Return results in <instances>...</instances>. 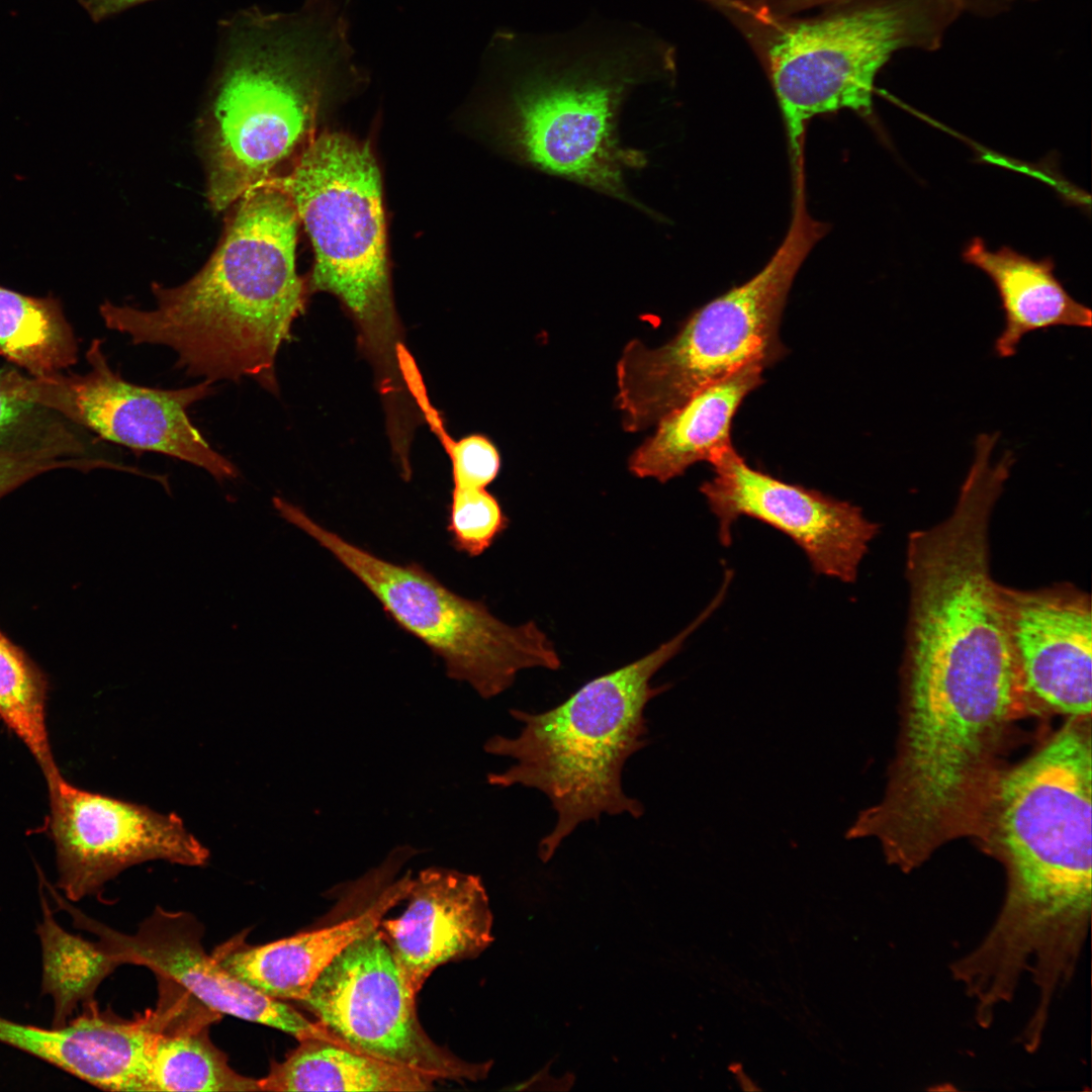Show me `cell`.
<instances>
[{
	"instance_id": "cell-25",
	"label": "cell",
	"mask_w": 1092,
	"mask_h": 1092,
	"mask_svg": "<svg viewBox=\"0 0 1092 1092\" xmlns=\"http://www.w3.org/2000/svg\"><path fill=\"white\" fill-rule=\"evenodd\" d=\"M48 684L36 665L0 631V718L50 778L55 762L46 723Z\"/></svg>"
},
{
	"instance_id": "cell-11",
	"label": "cell",
	"mask_w": 1092,
	"mask_h": 1092,
	"mask_svg": "<svg viewBox=\"0 0 1092 1092\" xmlns=\"http://www.w3.org/2000/svg\"><path fill=\"white\" fill-rule=\"evenodd\" d=\"M300 1003L352 1049L435 1080L479 1081L492 1066L465 1061L431 1039L377 928L340 951Z\"/></svg>"
},
{
	"instance_id": "cell-8",
	"label": "cell",
	"mask_w": 1092,
	"mask_h": 1092,
	"mask_svg": "<svg viewBox=\"0 0 1092 1092\" xmlns=\"http://www.w3.org/2000/svg\"><path fill=\"white\" fill-rule=\"evenodd\" d=\"M828 224L807 210L805 183L793 188L788 232L764 267L695 310L657 348L630 341L617 363L616 403L625 431L640 432L740 366L784 354L779 326L793 281Z\"/></svg>"
},
{
	"instance_id": "cell-16",
	"label": "cell",
	"mask_w": 1092,
	"mask_h": 1092,
	"mask_svg": "<svg viewBox=\"0 0 1092 1092\" xmlns=\"http://www.w3.org/2000/svg\"><path fill=\"white\" fill-rule=\"evenodd\" d=\"M405 898L404 912L377 929L417 996L438 967L476 958L492 942V913L478 876L440 867L420 872Z\"/></svg>"
},
{
	"instance_id": "cell-2",
	"label": "cell",
	"mask_w": 1092,
	"mask_h": 1092,
	"mask_svg": "<svg viewBox=\"0 0 1092 1092\" xmlns=\"http://www.w3.org/2000/svg\"><path fill=\"white\" fill-rule=\"evenodd\" d=\"M1070 718L1035 753L999 774L981 839L1007 889L984 953L1014 971L1053 970L1081 954L1091 917V737Z\"/></svg>"
},
{
	"instance_id": "cell-21",
	"label": "cell",
	"mask_w": 1092,
	"mask_h": 1092,
	"mask_svg": "<svg viewBox=\"0 0 1092 1092\" xmlns=\"http://www.w3.org/2000/svg\"><path fill=\"white\" fill-rule=\"evenodd\" d=\"M173 1009L157 1034L150 1058L147 1092L260 1091L258 1080L237 1073L208 1036L220 1014L183 990L174 992Z\"/></svg>"
},
{
	"instance_id": "cell-20",
	"label": "cell",
	"mask_w": 1092,
	"mask_h": 1092,
	"mask_svg": "<svg viewBox=\"0 0 1092 1092\" xmlns=\"http://www.w3.org/2000/svg\"><path fill=\"white\" fill-rule=\"evenodd\" d=\"M962 257L984 272L998 292L1004 312V328L994 343L998 357L1014 356L1023 337L1032 332L1091 327V309L1056 276L1053 258L1033 259L1007 246L990 250L978 237L966 245Z\"/></svg>"
},
{
	"instance_id": "cell-6",
	"label": "cell",
	"mask_w": 1092,
	"mask_h": 1092,
	"mask_svg": "<svg viewBox=\"0 0 1092 1092\" xmlns=\"http://www.w3.org/2000/svg\"><path fill=\"white\" fill-rule=\"evenodd\" d=\"M747 37L769 77L788 141L793 180L814 116L851 109L873 113L875 81L904 49H937L966 12L959 0H859L830 14L796 19L762 1L705 0Z\"/></svg>"
},
{
	"instance_id": "cell-19",
	"label": "cell",
	"mask_w": 1092,
	"mask_h": 1092,
	"mask_svg": "<svg viewBox=\"0 0 1092 1092\" xmlns=\"http://www.w3.org/2000/svg\"><path fill=\"white\" fill-rule=\"evenodd\" d=\"M767 366L761 360L750 361L667 414L631 455L630 471L666 482L695 463L708 462L717 448L731 443L732 419L745 396L762 383Z\"/></svg>"
},
{
	"instance_id": "cell-12",
	"label": "cell",
	"mask_w": 1092,
	"mask_h": 1092,
	"mask_svg": "<svg viewBox=\"0 0 1092 1092\" xmlns=\"http://www.w3.org/2000/svg\"><path fill=\"white\" fill-rule=\"evenodd\" d=\"M46 780L56 886L69 901L97 895L105 883L144 861L201 867L209 858L208 849L174 813L79 789L61 771Z\"/></svg>"
},
{
	"instance_id": "cell-28",
	"label": "cell",
	"mask_w": 1092,
	"mask_h": 1092,
	"mask_svg": "<svg viewBox=\"0 0 1092 1092\" xmlns=\"http://www.w3.org/2000/svg\"><path fill=\"white\" fill-rule=\"evenodd\" d=\"M859 0H766L764 4L772 11L787 14L825 4H846ZM968 12L987 15L1000 8V0H960Z\"/></svg>"
},
{
	"instance_id": "cell-9",
	"label": "cell",
	"mask_w": 1092,
	"mask_h": 1092,
	"mask_svg": "<svg viewBox=\"0 0 1092 1092\" xmlns=\"http://www.w3.org/2000/svg\"><path fill=\"white\" fill-rule=\"evenodd\" d=\"M272 504L282 519L314 539L356 576L395 624L438 655L450 678L467 682L481 698L505 692L523 669L561 667L553 642L535 622L510 626L481 601L455 594L422 565L380 558L321 526L282 497L274 496Z\"/></svg>"
},
{
	"instance_id": "cell-4",
	"label": "cell",
	"mask_w": 1092,
	"mask_h": 1092,
	"mask_svg": "<svg viewBox=\"0 0 1092 1092\" xmlns=\"http://www.w3.org/2000/svg\"><path fill=\"white\" fill-rule=\"evenodd\" d=\"M715 610L710 603L688 627L650 653L588 680L547 711L511 709L510 715L521 724L519 733L486 740V753L514 760L505 770L488 774L487 782L538 790L555 811L556 822L538 846L543 861L581 823L603 815H643L644 806L625 793L622 777L629 757L647 744V704L668 689L653 687L651 678Z\"/></svg>"
},
{
	"instance_id": "cell-13",
	"label": "cell",
	"mask_w": 1092,
	"mask_h": 1092,
	"mask_svg": "<svg viewBox=\"0 0 1092 1092\" xmlns=\"http://www.w3.org/2000/svg\"><path fill=\"white\" fill-rule=\"evenodd\" d=\"M708 462L714 474L700 490L717 519L723 545L731 543L737 520L755 519L791 538L816 574L843 582L856 579L879 533V525L858 507L750 467L732 443L717 448Z\"/></svg>"
},
{
	"instance_id": "cell-22",
	"label": "cell",
	"mask_w": 1092,
	"mask_h": 1092,
	"mask_svg": "<svg viewBox=\"0 0 1092 1092\" xmlns=\"http://www.w3.org/2000/svg\"><path fill=\"white\" fill-rule=\"evenodd\" d=\"M436 1080L376 1059L349 1045L309 1037L258 1080L260 1091L434 1090Z\"/></svg>"
},
{
	"instance_id": "cell-14",
	"label": "cell",
	"mask_w": 1092,
	"mask_h": 1092,
	"mask_svg": "<svg viewBox=\"0 0 1092 1092\" xmlns=\"http://www.w3.org/2000/svg\"><path fill=\"white\" fill-rule=\"evenodd\" d=\"M57 905L72 916L75 926L96 934L119 965L144 966L161 983L182 989L220 1015L279 1029L298 1041L316 1037L342 1043L318 1021L312 1022L281 1000L256 992L221 968L205 951L202 926L189 913L157 907L136 932L125 934L88 917L64 897L57 899Z\"/></svg>"
},
{
	"instance_id": "cell-10",
	"label": "cell",
	"mask_w": 1092,
	"mask_h": 1092,
	"mask_svg": "<svg viewBox=\"0 0 1092 1092\" xmlns=\"http://www.w3.org/2000/svg\"><path fill=\"white\" fill-rule=\"evenodd\" d=\"M86 359L84 374L26 377L3 369L2 382L13 396L61 413L103 439L191 463L218 482L238 477L237 466L209 445L188 416L190 406L214 392L212 382L174 389L131 383L110 368L100 340L91 343Z\"/></svg>"
},
{
	"instance_id": "cell-23",
	"label": "cell",
	"mask_w": 1092,
	"mask_h": 1092,
	"mask_svg": "<svg viewBox=\"0 0 1092 1092\" xmlns=\"http://www.w3.org/2000/svg\"><path fill=\"white\" fill-rule=\"evenodd\" d=\"M40 890L41 920L35 930L41 950L40 989L53 1000L52 1026H62L79 1004L93 999L119 964L100 940L93 942L64 929Z\"/></svg>"
},
{
	"instance_id": "cell-17",
	"label": "cell",
	"mask_w": 1092,
	"mask_h": 1092,
	"mask_svg": "<svg viewBox=\"0 0 1092 1092\" xmlns=\"http://www.w3.org/2000/svg\"><path fill=\"white\" fill-rule=\"evenodd\" d=\"M158 1024L150 1011L128 1020L94 999L65 1025L41 1027L0 1015V1042L44 1061L97 1088L146 1092Z\"/></svg>"
},
{
	"instance_id": "cell-24",
	"label": "cell",
	"mask_w": 1092,
	"mask_h": 1092,
	"mask_svg": "<svg viewBox=\"0 0 1092 1092\" xmlns=\"http://www.w3.org/2000/svg\"><path fill=\"white\" fill-rule=\"evenodd\" d=\"M0 356L33 376L73 365L77 343L60 302L0 286Z\"/></svg>"
},
{
	"instance_id": "cell-15",
	"label": "cell",
	"mask_w": 1092,
	"mask_h": 1092,
	"mask_svg": "<svg viewBox=\"0 0 1092 1092\" xmlns=\"http://www.w3.org/2000/svg\"><path fill=\"white\" fill-rule=\"evenodd\" d=\"M1023 694L1070 718H1087L1092 698V613L1068 584L1036 590L1001 586Z\"/></svg>"
},
{
	"instance_id": "cell-30",
	"label": "cell",
	"mask_w": 1092,
	"mask_h": 1092,
	"mask_svg": "<svg viewBox=\"0 0 1092 1092\" xmlns=\"http://www.w3.org/2000/svg\"><path fill=\"white\" fill-rule=\"evenodd\" d=\"M94 22H100L150 0H77Z\"/></svg>"
},
{
	"instance_id": "cell-27",
	"label": "cell",
	"mask_w": 1092,
	"mask_h": 1092,
	"mask_svg": "<svg viewBox=\"0 0 1092 1092\" xmlns=\"http://www.w3.org/2000/svg\"><path fill=\"white\" fill-rule=\"evenodd\" d=\"M509 524L500 504L486 488H452L447 530L455 550L479 556Z\"/></svg>"
},
{
	"instance_id": "cell-29",
	"label": "cell",
	"mask_w": 1092,
	"mask_h": 1092,
	"mask_svg": "<svg viewBox=\"0 0 1092 1092\" xmlns=\"http://www.w3.org/2000/svg\"><path fill=\"white\" fill-rule=\"evenodd\" d=\"M34 405L10 394L2 383L0 370V439L24 419Z\"/></svg>"
},
{
	"instance_id": "cell-7",
	"label": "cell",
	"mask_w": 1092,
	"mask_h": 1092,
	"mask_svg": "<svg viewBox=\"0 0 1092 1092\" xmlns=\"http://www.w3.org/2000/svg\"><path fill=\"white\" fill-rule=\"evenodd\" d=\"M271 181L288 195L310 238L315 258L308 290L341 300L383 392L397 391L403 343L388 274L380 176L369 146L324 132Z\"/></svg>"
},
{
	"instance_id": "cell-18",
	"label": "cell",
	"mask_w": 1092,
	"mask_h": 1092,
	"mask_svg": "<svg viewBox=\"0 0 1092 1092\" xmlns=\"http://www.w3.org/2000/svg\"><path fill=\"white\" fill-rule=\"evenodd\" d=\"M411 883L410 873L389 883L363 913L341 923L261 945L248 944L241 934L218 945L211 956L256 992L300 1002L340 951L377 928L388 910L405 898Z\"/></svg>"
},
{
	"instance_id": "cell-1",
	"label": "cell",
	"mask_w": 1092,
	"mask_h": 1092,
	"mask_svg": "<svg viewBox=\"0 0 1092 1092\" xmlns=\"http://www.w3.org/2000/svg\"><path fill=\"white\" fill-rule=\"evenodd\" d=\"M231 207L219 244L194 276L177 286L152 285L154 309L105 301L100 314L132 344L171 348L190 376L212 383L249 378L277 393V354L308 290L295 265L299 219L271 180Z\"/></svg>"
},
{
	"instance_id": "cell-26",
	"label": "cell",
	"mask_w": 1092,
	"mask_h": 1092,
	"mask_svg": "<svg viewBox=\"0 0 1092 1092\" xmlns=\"http://www.w3.org/2000/svg\"><path fill=\"white\" fill-rule=\"evenodd\" d=\"M82 452L74 436L58 428L32 442L0 448V497L46 471L94 468V461L82 458Z\"/></svg>"
},
{
	"instance_id": "cell-3",
	"label": "cell",
	"mask_w": 1092,
	"mask_h": 1092,
	"mask_svg": "<svg viewBox=\"0 0 1092 1092\" xmlns=\"http://www.w3.org/2000/svg\"><path fill=\"white\" fill-rule=\"evenodd\" d=\"M218 32L202 118L207 198L215 211L277 177L350 65L341 18L316 1L292 13L240 9L219 21Z\"/></svg>"
},
{
	"instance_id": "cell-5",
	"label": "cell",
	"mask_w": 1092,
	"mask_h": 1092,
	"mask_svg": "<svg viewBox=\"0 0 1092 1092\" xmlns=\"http://www.w3.org/2000/svg\"><path fill=\"white\" fill-rule=\"evenodd\" d=\"M507 40L497 113L506 149L535 169L635 204L623 173L644 160L621 147L617 121L628 90L658 64L655 42L638 33Z\"/></svg>"
}]
</instances>
